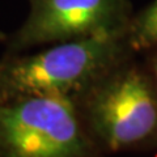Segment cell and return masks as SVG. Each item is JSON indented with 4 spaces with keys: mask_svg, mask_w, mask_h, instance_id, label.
Wrapping results in <instances>:
<instances>
[{
    "mask_svg": "<svg viewBox=\"0 0 157 157\" xmlns=\"http://www.w3.org/2000/svg\"><path fill=\"white\" fill-rule=\"evenodd\" d=\"M80 96L92 134L110 151L135 145L157 128V97L135 70L109 73Z\"/></svg>",
    "mask_w": 157,
    "mask_h": 157,
    "instance_id": "3",
    "label": "cell"
},
{
    "mask_svg": "<svg viewBox=\"0 0 157 157\" xmlns=\"http://www.w3.org/2000/svg\"><path fill=\"white\" fill-rule=\"evenodd\" d=\"M7 38H8V36L6 33H3L2 30H0V42H3V43H6V41H7Z\"/></svg>",
    "mask_w": 157,
    "mask_h": 157,
    "instance_id": "6",
    "label": "cell"
},
{
    "mask_svg": "<svg viewBox=\"0 0 157 157\" xmlns=\"http://www.w3.org/2000/svg\"><path fill=\"white\" fill-rule=\"evenodd\" d=\"M130 43L137 48L157 45V0L145 8L131 26Z\"/></svg>",
    "mask_w": 157,
    "mask_h": 157,
    "instance_id": "5",
    "label": "cell"
},
{
    "mask_svg": "<svg viewBox=\"0 0 157 157\" xmlns=\"http://www.w3.org/2000/svg\"><path fill=\"white\" fill-rule=\"evenodd\" d=\"M124 30L58 42L34 54H4L0 104L38 94H82L115 66Z\"/></svg>",
    "mask_w": 157,
    "mask_h": 157,
    "instance_id": "1",
    "label": "cell"
},
{
    "mask_svg": "<svg viewBox=\"0 0 157 157\" xmlns=\"http://www.w3.org/2000/svg\"><path fill=\"white\" fill-rule=\"evenodd\" d=\"M76 98L38 94L0 104V157H92Z\"/></svg>",
    "mask_w": 157,
    "mask_h": 157,
    "instance_id": "2",
    "label": "cell"
},
{
    "mask_svg": "<svg viewBox=\"0 0 157 157\" xmlns=\"http://www.w3.org/2000/svg\"><path fill=\"white\" fill-rule=\"evenodd\" d=\"M26 20L6 41V54L33 47L123 32L127 0H29Z\"/></svg>",
    "mask_w": 157,
    "mask_h": 157,
    "instance_id": "4",
    "label": "cell"
},
{
    "mask_svg": "<svg viewBox=\"0 0 157 157\" xmlns=\"http://www.w3.org/2000/svg\"><path fill=\"white\" fill-rule=\"evenodd\" d=\"M155 76H156V81H157V60H156V63H155Z\"/></svg>",
    "mask_w": 157,
    "mask_h": 157,
    "instance_id": "7",
    "label": "cell"
}]
</instances>
